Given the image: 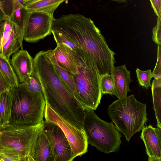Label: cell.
<instances>
[{"label":"cell","instance_id":"6da1fadb","mask_svg":"<svg viewBox=\"0 0 161 161\" xmlns=\"http://www.w3.org/2000/svg\"><path fill=\"white\" fill-rule=\"evenodd\" d=\"M52 30L60 33L80 46L94 59L100 75L109 74L115 61V53L94 22L79 14L63 15L54 19Z\"/></svg>","mask_w":161,"mask_h":161},{"label":"cell","instance_id":"7a4b0ae2","mask_svg":"<svg viewBox=\"0 0 161 161\" xmlns=\"http://www.w3.org/2000/svg\"><path fill=\"white\" fill-rule=\"evenodd\" d=\"M78 73L73 75L78 99L84 109L96 110L102 93L101 75L91 55L82 48L74 51Z\"/></svg>","mask_w":161,"mask_h":161},{"label":"cell","instance_id":"3957f363","mask_svg":"<svg viewBox=\"0 0 161 161\" xmlns=\"http://www.w3.org/2000/svg\"><path fill=\"white\" fill-rule=\"evenodd\" d=\"M12 104L9 124L31 125L43 121L46 104L43 95L30 92L25 83L10 90Z\"/></svg>","mask_w":161,"mask_h":161},{"label":"cell","instance_id":"277c9868","mask_svg":"<svg viewBox=\"0 0 161 161\" xmlns=\"http://www.w3.org/2000/svg\"><path fill=\"white\" fill-rule=\"evenodd\" d=\"M108 114L127 141L139 132L147 121L146 104L137 100L134 95L118 99L110 104Z\"/></svg>","mask_w":161,"mask_h":161},{"label":"cell","instance_id":"5b68a950","mask_svg":"<svg viewBox=\"0 0 161 161\" xmlns=\"http://www.w3.org/2000/svg\"><path fill=\"white\" fill-rule=\"evenodd\" d=\"M83 128L88 144L105 153L119 151L121 135L112 123L101 119L94 110L84 109Z\"/></svg>","mask_w":161,"mask_h":161},{"label":"cell","instance_id":"8992f818","mask_svg":"<svg viewBox=\"0 0 161 161\" xmlns=\"http://www.w3.org/2000/svg\"><path fill=\"white\" fill-rule=\"evenodd\" d=\"M43 121L31 125L8 124L0 128V149L14 150L25 161H34L35 146Z\"/></svg>","mask_w":161,"mask_h":161},{"label":"cell","instance_id":"52a82bcc","mask_svg":"<svg viewBox=\"0 0 161 161\" xmlns=\"http://www.w3.org/2000/svg\"><path fill=\"white\" fill-rule=\"evenodd\" d=\"M44 117L45 121L53 123L60 128L70 145L75 158L87 152L88 144L84 131L77 128L46 103Z\"/></svg>","mask_w":161,"mask_h":161},{"label":"cell","instance_id":"ba28073f","mask_svg":"<svg viewBox=\"0 0 161 161\" xmlns=\"http://www.w3.org/2000/svg\"><path fill=\"white\" fill-rule=\"evenodd\" d=\"M53 13L27 12L25 19L24 39L35 42L52 33Z\"/></svg>","mask_w":161,"mask_h":161},{"label":"cell","instance_id":"9c48e42d","mask_svg":"<svg viewBox=\"0 0 161 161\" xmlns=\"http://www.w3.org/2000/svg\"><path fill=\"white\" fill-rule=\"evenodd\" d=\"M43 130L50 146L54 161H72L75 157L64 133L58 125L43 121Z\"/></svg>","mask_w":161,"mask_h":161},{"label":"cell","instance_id":"30bf717a","mask_svg":"<svg viewBox=\"0 0 161 161\" xmlns=\"http://www.w3.org/2000/svg\"><path fill=\"white\" fill-rule=\"evenodd\" d=\"M145 145L149 161H161V128L151 125L144 127L140 136Z\"/></svg>","mask_w":161,"mask_h":161},{"label":"cell","instance_id":"8fae6325","mask_svg":"<svg viewBox=\"0 0 161 161\" xmlns=\"http://www.w3.org/2000/svg\"><path fill=\"white\" fill-rule=\"evenodd\" d=\"M33 60L28 52L23 49L13 55L11 64L20 83H24L33 73Z\"/></svg>","mask_w":161,"mask_h":161},{"label":"cell","instance_id":"7c38bea8","mask_svg":"<svg viewBox=\"0 0 161 161\" xmlns=\"http://www.w3.org/2000/svg\"><path fill=\"white\" fill-rule=\"evenodd\" d=\"M57 46L52 52L58 65L73 75L78 73L77 60L74 51L61 43Z\"/></svg>","mask_w":161,"mask_h":161},{"label":"cell","instance_id":"4fadbf2b","mask_svg":"<svg viewBox=\"0 0 161 161\" xmlns=\"http://www.w3.org/2000/svg\"><path fill=\"white\" fill-rule=\"evenodd\" d=\"M110 73L114 81V95L118 99L126 97L128 92L131 91L129 85L132 80L126 64L114 66Z\"/></svg>","mask_w":161,"mask_h":161},{"label":"cell","instance_id":"5bb4252c","mask_svg":"<svg viewBox=\"0 0 161 161\" xmlns=\"http://www.w3.org/2000/svg\"><path fill=\"white\" fill-rule=\"evenodd\" d=\"M33 159L34 161H54L51 147L44 133L43 126L36 140Z\"/></svg>","mask_w":161,"mask_h":161},{"label":"cell","instance_id":"9a60e30c","mask_svg":"<svg viewBox=\"0 0 161 161\" xmlns=\"http://www.w3.org/2000/svg\"><path fill=\"white\" fill-rule=\"evenodd\" d=\"M65 0H31L26 2L25 8L28 12L53 13Z\"/></svg>","mask_w":161,"mask_h":161},{"label":"cell","instance_id":"2e32d148","mask_svg":"<svg viewBox=\"0 0 161 161\" xmlns=\"http://www.w3.org/2000/svg\"><path fill=\"white\" fill-rule=\"evenodd\" d=\"M10 90L0 95V128L9 124L12 104Z\"/></svg>","mask_w":161,"mask_h":161},{"label":"cell","instance_id":"e0dca14e","mask_svg":"<svg viewBox=\"0 0 161 161\" xmlns=\"http://www.w3.org/2000/svg\"><path fill=\"white\" fill-rule=\"evenodd\" d=\"M151 87L157 126L161 128V78L154 79Z\"/></svg>","mask_w":161,"mask_h":161},{"label":"cell","instance_id":"ac0fdd59","mask_svg":"<svg viewBox=\"0 0 161 161\" xmlns=\"http://www.w3.org/2000/svg\"><path fill=\"white\" fill-rule=\"evenodd\" d=\"M0 72L11 88L19 84L17 77L9 60L0 55Z\"/></svg>","mask_w":161,"mask_h":161},{"label":"cell","instance_id":"d6986e66","mask_svg":"<svg viewBox=\"0 0 161 161\" xmlns=\"http://www.w3.org/2000/svg\"><path fill=\"white\" fill-rule=\"evenodd\" d=\"M50 50L53 62L64 85L69 91L78 100L73 75L65 70L58 65L53 53L52 50Z\"/></svg>","mask_w":161,"mask_h":161},{"label":"cell","instance_id":"ffe728a7","mask_svg":"<svg viewBox=\"0 0 161 161\" xmlns=\"http://www.w3.org/2000/svg\"><path fill=\"white\" fill-rule=\"evenodd\" d=\"M16 26L10 19L4 21L0 24V55L2 56L3 46Z\"/></svg>","mask_w":161,"mask_h":161},{"label":"cell","instance_id":"44dd1931","mask_svg":"<svg viewBox=\"0 0 161 161\" xmlns=\"http://www.w3.org/2000/svg\"><path fill=\"white\" fill-rule=\"evenodd\" d=\"M16 8L14 0H0V24L10 19Z\"/></svg>","mask_w":161,"mask_h":161},{"label":"cell","instance_id":"7402d4cb","mask_svg":"<svg viewBox=\"0 0 161 161\" xmlns=\"http://www.w3.org/2000/svg\"><path fill=\"white\" fill-rule=\"evenodd\" d=\"M27 12L25 7L16 8L11 16L10 19L24 33L25 19Z\"/></svg>","mask_w":161,"mask_h":161},{"label":"cell","instance_id":"603a6c76","mask_svg":"<svg viewBox=\"0 0 161 161\" xmlns=\"http://www.w3.org/2000/svg\"><path fill=\"white\" fill-rule=\"evenodd\" d=\"M100 85L102 94H109L114 95V81L111 74H106L101 75Z\"/></svg>","mask_w":161,"mask_h":161},{"label":"cell","instance_id":"cb8c5ba5","mask_svg":"<svg viewBox=\"0 0 161 161\" xmlns=\"http://www.w3.org/2000/svg\"><path fill=\"white\" fill-rule=\"evenodd\" d=\"M52 33L57 44L61 43L64 44L74 51L82 48L78 44L74 42L61 33L53 31H52Z\"/></svg>","mask_w":161,"mask_h":161},{"label":"cell","instance_id":"d4e9b609","mask_svg":"<svg viewBox=\"0 0 161 161\" xmlns=\"http://www.w3.org/2000/svg\"><path fill=\"white\" fill-rule=\"evenodd\" d=\"M136 77L139 85L147 89L151 86V80L153 78L151 69L142 71L137 68L136 70Z\"/></svg>","mask_w":161,"mask_h":161},{"label":"cell","instance_id":"484cf974","mask_svg":"<svg viewBox=\"0 0 161 161\" xmlns=\"http://www.w3.org/2000/svg\"><path fill=\"white\" fill-rule=\"evenodd\" d=\"M25 161L24 158L14 150L0 149V161Z\"/></svg>","mask_w":161,"mask_h":161},{"label":"cell","instance_id":"4316f807","mask_svg":"<svg viewBox=\"0 0 161 161\" xmlns=\"http://www.w3.org/2000/svg\"><path fill=\"white\" fill-rule=\"evenodd\" d=\"M24 83L28 90L30 92L34 93H40L43 94L42 89L40 83L33 72Z\"/></svg>","mask_w":161,"mask_h":161},{"label":"cell","instance_id":"83f0119b","mask_svg":"<svg viewBox=\"0 0 161 161\" xmlns=\"http://www.w3.org/2000/svg\"><path fill=\"white\" fill-rule=\"evenodd\" d=\"M157 59L155 67L152 72L153 77L154 79L161 78V45H158Z\"/></svg>","mask_w":161,"mask_h":161},{"label":"cell","instance_id":"f1b7e54d","mask_svg":"<svg viewBox=\"0 0 161 161\" xmlns=\"http://www.w3.org/2000/svg\"><path fill=\"white\" fill-rule=\"evenodd\" d=\"M153 40L158 45H161V18H157V23L153 29Z\"/></svg>","mask_w":161,"mask_h":161},{"label":"cell","instance_id":"f546056e","mask_svg":"<svg viewBox=\"0 0 161 161\" xmlns=\"http://www.w3.org/2000/svg\"><path fill=\"white\" fill-rule=\"evenodd\" d=\"M156 15L161 18V0H149Z\"/></svg>","mask_w":161,"mask_h":161},{"label":"cell","instance_id":"4dcf8cb0","mask_svg":"<svg viewBox=\"0 0 161 161\" xmlns=\"http://www.w3.org/2000/svg\"><path fill=\"white\" fill-rule=\"evenodd\" d=\"M16 7H25L24 0H14Z\"/></svg>","mask_w":161,"mask_h":161},{"label":"cell","instance_id":"1f68e13d","mask_svg":"<svg viewBox=\"0 0 161 161\" xmlns=\"http://www.w3.org/2000/svg\"><path fill=\"white\" fill-rule=\"evenodd\" d=\"M118 3H123L126 2L128 0H111Z\"/></svg>","mask_w":161,"mask_h":161},{"label":"cell","instance_id":"d6a6232c","mask_svg":"<svg viewBox=\"0 0 161 161\" xmlns=\"http://www.w3.org/2000/svg\"><path fill=\"white\" fill-rule=\"evenodd\" d=\"M31 0H24V2H25V3L27 2H28V1H29Z\"/></svg>","mask_w":161,"mask_h":161}]
</instances>
